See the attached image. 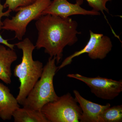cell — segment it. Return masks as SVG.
I'll list each match as a JSON object with an SVG mask.
<instances>
[{
  "instance_id": "cell-17",
  "label": "cell",
  "mask_w": 122,
  "mask_h": 122,
  "mask_svg": "<svg viewBox=\"0 0 122 122\" xmlns=\"http://www.w3.org/2000/svg\"><path fill=\"white\" fill-rule=\"evenodd\" d=\"M8 40L7 39H5L2 37L1 35L0 34V44H2L6 46L8 48H10L11 49L14 50V48H15V44H10L8 42Z\"/></svg>"
},
{
  "instance_id": "cell-6",
  "label": "cell",
  "mask_w": 122,
  "mask_h": 122,
  "mask_svg": "<svg viewBox=\"0 0 122 122\" xmlns=\"http://www.w3.org/2000/svg\"><path fill=\"white\" fill-rule=\"evenodd\" d=\"M89 40L85 47L66 58L58 66V71L71 64L75 58L83 54H87L90 58L92 59L102 60L106 57L113 47L110 38L102 34L94 33L91 30Z\"/></svg>"
},
{
  "instance_id": "cell-14",
  "label": "cell",
  "mask_w": 122,
  "mask_h": 122,
  "mask_svg": "<svg viewBox=\"0 0 122 122\" xmlns=\"http://www.w3.org/2000/svg\"><path fill=\"white\" fill-rule=\"evenodd\" d=\"M36 0H5L4 7V8H8L12 11H15L20 7H26L32 4Z\"/></svg>"
},
{
  "instance_id": "cell-9",
  "label": "cell",
  "mask_w": 122,
  "mask_h": 122,
  "mask_svg": "<svg viewBox=\"0 0 122 122\" xmlns=\"http://www.w3.org/2000/svg\"><path fill=\"white\" fill-rule=\"evenodd\" d=\"M75 98L81 109L82 113L80 117L81 122H100V116L103 112L111 107L109 103L102 105L92 102L81 96L77 90L73 91Z\"/></svg>"
},
{
  "instance_id": "cell-8",
  "label": "cell",
  "mask_w": 122,
  "mask_h": 122,
  "mask_svg": "<svg viewBox=\"0 0 122 122\" xmlns=\"http://www.w3.org/2000/svg\"><path fill=\"white\" fill-rule=\"evenodd\" d=\"M83 0H76V3L72 4L67 0H53L50 5L42 12V15L49 14L68 18L74 15H100V13L94 10H88L81 5Z\"/></svg>"
},
{
  "instance_id": "cell-11",
  "label": "cell",
  "mask_w": 122,
  "mask_h": 122,
  "mask_svg": "<svg viewBox=\"0 0 122 122\" xmlns=\"http://www.w3.org/2000/svg\"><path fill=\"white\" fill-rule=\"evenodd\" d=\"M17 58L14 50L0 45V79L8 85L11 84L12 81L11 66Z\"/></svg>"
},
{
  "instance_id": "cell-2",
  "label": "cell",
  "mask_w": 122,
  "mask_h": 122,
  "mask_svg": "<svg viewBox=\"0 0 122 122\" xmlns=\"http://www.w3.org/2000/svg\"><path fill=\"white\" fill-rule=\"evenodd\" d=\"M15 45L22 52L21 62L14 70V75L18 78L20 83L16 98L21 105L41 76L44 66L41 62L33 59V52L35 46L29 38H26Z\"/></svg>"
},
{
  "instance_id": "cell-12",
  "label": "cell",
  "mask_w": 122,
  "mask_h": 122,
  "mask_svg": "<svg viewBox=\"0 0 122 122\" xmlns=\"http://www.w3.org/2000/svg\"><path fill=\"white\" fill-rule=\"evenodd\" d=\"M12 117L15 122H49L41 111L24 107L16 109Z\"/></svg>"
},
{
  "instance_id": "cell-15",
  "label": "cell",
  "mask_w": 122,
  "mask_h": 122,
  "mask_svg": "<svg viewBox=\"0 0 122 122\" xmlns=\"http://www.w3.org/2000/svg\"><path fill=\"white\" fill-rule=\"evenodd\" d=\"M89 5L92 8V10L97 12H101L104 14V11L109 13L108 9L107 8V2L111 0H86Z\"/></svg>"
},
{
  "instance_id": "cell-16",
  "label": "cell",
  "mask_w": 122,
  "mask_h": 122,
  "mask_svg": "<svg viewBox=\"0 0 122 122\" xmlns=\"http://www.w3.org/2000/svg\"><path fill=\"white\" fill-rule=\"evenodd\" d=\"M4 8V5H2L1 3V0H0V30H2V27L3 25V22L1 21V18L3 17H8L10 15L11 11L8 9L5 12H3Z\"/></svg>"
},
{
  "instance_id": "cell-13",
  "label": "cell",
  "mask_w": 122,
  "mask_h": 122,
  "mask_svg": "<svg viewBox=\"0 0 122 122\" xmlns=\"http://www.w3.org/2000/svg\"><path fill=\"white\" fill-rule=\"evenodd\" d=\"M122 122V105L107 107L103 112L100 116V122Z\"/></svg>"
},
{
  "instance_id": "cell-3",
  "label": "cell",
  "mask_w": 122,
  "mask_h": 122,
  "mask_svg": "<svg viewBox=\"0 0 122 122\" xmlns=\"http://www.w3.org/2000/svg\"><path fill=\"white\" fill-rule=\"evenodd\" d=\"M56 61L54 57L49 58L40 79L21 104L23 107L41 111L46 104L58 98L53 85L54 78L58 68Z\"/></svg>"
},
{
  "instance_id": "cell-5",
  "label": "cell",
  "mask_w": 122,
  "mask_h": 122,
  "mask_svg": "<svg viewBox=\"0 0 122 122\" xmlns=\"http://www.w3.org/2000/svg\"><path fill=\"white\" fill-rule=\"evenodd\" d=\"M52 0H36L26 7H20L17 13L11 19L7 18L3 21L2 29L15 32V38L22 41L29 24L42 15V12L50 5Z\"/></svg>"
},
{
  "instance_id": "cell-10",
  "label": "cell",
  "mask_w": 122,
  "mask_h": 122,
  "mask_svg": "<svg viewBox=\"0 0 122 122\" xmlns=\"http://www.w3.org/2000/svg\"><path fill=\"white\" fill-rule=\"evenodd\" d=\"M20 107L9 87L0 82V118L4 120H10L14 112Z\"/></svg>"
},
{
  "instance_id": "cell-1",
  "label": "cell",
  "mask_w": 122,
  "mask_h": 122,
  "mask_svg": "<svg viewBox=\"0 0 122 122\" xmlns=\"http://www.w3.org/2000/svg\"><path fill=\"white\" fill-rule=\"evenodd\" d=\"M78 23L71 18H62L47 14L36 20L38 37L35 48L45 49V52L55 58L57 64L62 59L64 48L77 41Z\"/></svg>"
},
{
  "instance_id": "cell-4",
  "label": "cell",
  "mask_w": 122,
  "mask_h": 122,
  "mask_svg": "<svg viewBox=\"0 0 122 122\" xmlns=\"http://www.w3.org/2000/svg\"><path fill=\"white\" fill-rule=\"evenodd\" d=\"M49 122H79L82 111L69 93L46 104L41 110Z\"/></svg>"
},
{
  "instance_id": "cell-7",
  "label": "cell",
  "mask_w": 122,
  "mask_h": 122,
  "mask_svg": "<svg viewBox=\"0 0 122 122\" xmlns=\"http://www.w3.org/2000/svg\"><path fill=\"white\" fill-rule=\"evenodd\" d=\"M67 77L75 79L85 83L92 93L103 100H111L118 96L122 91V81H116L99 76L90 77L79 74H69Z\"/></svg>"
}]
</instances>
